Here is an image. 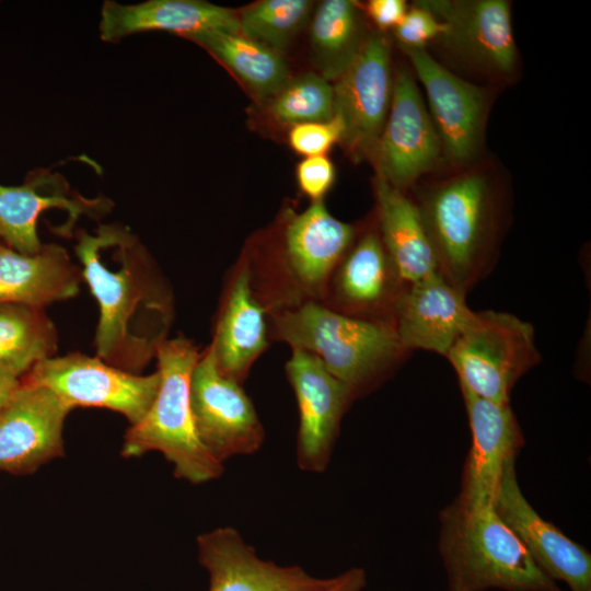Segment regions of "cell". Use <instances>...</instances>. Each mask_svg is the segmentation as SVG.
<instances>
[{
	"label": "cell",
	"mask_w": 591,
	"mask_h": 591,
	"mask_svg": "<svg viewBox=\"0 0 591 591\" xmlns=\"http://www.w3.org/2000/svg\"><path fill=\"white\" fill-rule=\"evenodd\" d=\"M111 207L105 197L90 199L71 190L59 174L32 172L23 185L0 184V241L16 252L35 254L43 246L37 235L42 213L50 209L67 211L72 230L81 216L100 217Z\"/></svg>",
	"instance_id": "cell-19"
},
{
	"label": "cell",
	"mask_w": 591,
	"mask_h": 591,
	"mask_svg": "<svg viewBox=\"0 0 591 591\" xmlns=\"http://www.w3.org/2000/svg\"><path fill=\"white\" fill-rule=\"evenodd\" d=\"M379 233L382 243L406 285L437 274L434 253L420 210L403 190L381 176L375 177Z\"/></svg>",
	"instance_id": "cell-25"
},
{
	"label": "cell",
	"mask_w": 591,
	"mask_h": 591,
	"mask_svg": "<svg viewBox=\"0 0 591 591\" xmlns=\"http://www.w3.org/2000/svg\"><path fill=\"white\" fill-rule=\"evenodd\" d=\"M438 549L449 591H563L533 560L494 505L459 496L439 513Z\"/></svg>",
	"instance_id": "cell-2"
},
{
	"label": "cell",
	"mask_w": 591,
	"mask_h": 591,
	"mask_svg": "<svg viewBox=\"0 0 591 591\" xmlns=\"http://www.w3.org/2000/svg\"><path fill=\"white\" fill-rule=\"evenodd\" d=\"M81 277V269L58 244H45L35 254H23L0 243V304L42 309L74 297Z\"/></svg>",
	"instance_id": "cell-24"
},
{
	"label": "cell",
	"mask_w": 591,
	"mask_h": 591,
	"mask_svg": "<svg viewBox=\"0 0 591 591\" xmlns=\"http://www.w3.org/2000/svg\"><path fill=\"white\" fill-rule=\"evenodd\" d=\"M472 444L464 462L459 497L474 503L493 505L510 459L517 457L524 444L518 420L510 404H498L461 389Z\"/></svg>",
	"instance_id": "cell-20"
},
{
	"label": "cell",
	"mask_w": 591,
	"mask_h": 591,
	"mask_svg": "<svg viewBox=\"0 0 591 591\" xmlns=\"http://www.w3.org/2000/svg\"><path fill=\"white\" fill-rule=\"evenodd\" d=\"M270 112L285 124L327 121L335 112L334 85L315 73L289 80L274 96Z\"/></svg>",
	"instance_id": "cell-30"
},
{
	"label": "cell",
	"mask_w": 591,
	"mask_h": 591,
	"mask_svg": "<svg viewBox=\"0 0 591 591\" xmlns=\"http://www.w3.org/2000/svg\"><path fill=\"white\" fill-rule=\"evenodd\" d=\"M344 127L337 116L327 121L294 125L289 131L291 148L305 157L324 155L334 143L341 140Z\"/></svg>",
	"instance_id": "cell-31"
},
{
	"label": "cell",
	"mask_w": 591,
	"mask_h": 591,
	"mask_svg": "<svg viewBox=\"0 0 591 591\" xmlns=\"http://www.w3.org/2000/svg\"><path fill=\"white\" fill-rule=\"evenodd\" d=\"M297 178L304 195L322 201L334 183L335 169L325 155L306 157L297 166Z\"/></svg>",
	"instance_id": "cell-33"
},
{
	"label": "cell",
	"mask_w": 591,
	"mask_h": 591,
	"mask_svg": "<svg viewBox=\"0 0 591 591\" xmlns=\"http://www.w3.org/2000/svg\"><path fill=\"white\" fill-rule=\"evenodd\" d=\"M266 308L257 298L248 260L235 267L210 344L217 367L227 378L242 383L255 360L268 346Z\"/></svg>",
	"instance_id": "cell-22"
},
{
	"label": "cell",
	"mask_w": 591,
	"mask_h": 591,
	"mask_svg": "<svg viewBox=\"0 0 591 591\" xmlns=\"http://www.w3.org/2000/svg\"><path fill=\"white\" fill-rule=\"evenodd\" d=\"M188 39L204 47L260 97L275 96L289 81L279 53L241 33L211 31Z\"/></svg>",
	"instance_id": "cell-26"
},
{
	"label": "cell",
	"mask_w": 591,
	"mask_h": 591,
	"mask_svg": "<svg viewBox=\"0 0 591 591\" xmlns=\"http://www.w3.org/2000/svg\"><path fill=\"white\" fill-rule=\"evenodd\" d=\"M56 348V328L42 309L0 304V369L21 378Z\"/></svg>",
	"instance_id": "cell-28"
},
{
	"label": "cell",
	"mask_w": 591,
	"mask_h": 591,
	"mask_svg": "<svg viewBox=\"0 0 591 591\" xmlns=\"http://www.w3.org/2000/svg\"><path fill=\"white\" fill-rule=\"evenodd\" d=\"M366 38L356 2L323 1L311 24L312 50L322 77L336 80L352 62Z\"/></svg>",
	"instance_id": "cell-27"
},
{
	"label": "cell",
	"mask_w": 591,
	"mask_h": 591,
	"mask_svg": "<svg viewBox=\"0 0 591 591\" xmlns=\"http://www.w3.org/2000/svg\"><path fill=\"white\" fill-rule=\"evenodd\" d=\"M401 47L424 48L430 40H438L444 33V25L418 2L407 9L404 18L394 28Z\"/></svg>",
	"instance_id": "cell-32"
},
{
	"label": "cell",
	"mask_w": 591,
	"mask_h": 591,
	"mask_svg": "<svg viewBox=\"0 0 591 591\" xmlns=\"http://www.w3.org/2000/svg\"><path fill=\"white\" fill-rule=\"evenodd\" d=\"M197 547L198 560L209 572V591H323L335 580L260 559L231 526L199 535Z\"/></svg>",
	"instance_id": "cell-18"
},
{
	"label": "cell",
	"mask_w": 591,
	"mask_h": 591,
	"mask_svg": "<svg viewBox=\"0 0 591 591\" xmlns=\"http://www.w3.org/2000/svg\"><path fill=\"white\" fill-rule=\"evenodd\" d=\"M465 296L440 274L407 285L392 317L402 345L445 357L474 313Z\"/></svg>",
	"instance_id": "cell-21"
},
{
	"label": "cell",
	"mask_w": 591,
	"mask_h": 591,
	"mask_svg": "<svg viewBox=\"0 0 591 591\" xmlns=\"http://www.w3.org/2000/svg\"><path fill=\"white\" fill-rule=\"evenodd\" d=\"M53 392L69 408H107L135 425L151 407L160 387V373H131L99 357L72 354L37 362L21 380Z\"/></svg>",
	"instance_id": "cell-8"
},
{
	"label": "cell",
	"mask_w": 591,
	"mask_h": 591,
	"mask_svg": "<svg viewBox=\"0 0 591 591\" xmlns=\"http://www.w3.org/2000/svg\"><path fill=\"white\" fill-rule=\"evenodd\" d=\"M270 315L274 338L316 356L355 398L383 382L409 354L392 321L357 318L313 301Z\"/></svg>",
	"instance_id": "cell-4"
},
{
	"label": "cell",
	"mask_w": 591,
	"mask_h": 591,
	"mask_svg": "<svg viewBox=\"0 0 591 591\" xmlns=\"http://www.w3.org/2000/svg\"><path fill=\"white\" fill-rule=\"evenodd\" d=\"M21 384L19 376L0 369V412L9 404Z\"/></svg>",
	"instance_id": "cell-36"
},
{
	"label": "cell",
	"mask_w": 591,
	"mask_h": 591,
	"mask_svg": "<svg viewBox=\"0 0 591 591\" xmlns=\"http://www.w3.org/2000/svg\"><path fill=\"white\" fill-rule=\"evenodd\" d=\"M493 505L551 579L567 583L571 591H591L590 553L545 521L529 503L519 487L515 457L503 467Z\"/></svg>",
	"instance_id": "cell-16"
},
{
	"label": "cell",
	"mask_w": 591,
	"mask_h": 591,
	"mask_svg": "<svg viewBox=\"0 0 591 591\" xmlns=\"http://www.w3.org/2000/svg\"><path fill=\"white\" fill-rule=\"evenodd\" d=\"M441 142L413 76L401 69L393 81L389 114L372 153L378 176L403 190L430 171Z\"/></svg>",
	"instance_id": "cell-12"
},
{
	"label": "cell",
	"mask_w": 591,
	"mask_h": 591,
	"mask_svg": "<svg viewBox=\"0 0 591 591\" xmlns=\"http://www.w3.org/2000/svg\"><path fill=\"white\" fill-rule=\"evenodd\" d=\"M406 286L379 230H369L355 239L335 268L321 303L357 318L392 321Z\"/></svg>",
	"instance_id": "cell-15"
},
{
	"label": "cell",
	"mask_w": 591,
	"mask_h": 591,
	"mask_svg": "<svg viewBox=\"0 0 591 591\" xmlns=\"http://www.w3.org/2000/svg\"><path fill=\"white\" fill-rule=\"evenodd\" d=\"M366 584V571L354 567L336 576L334 582L323 591H361Z\"/></svg>",
	"instance_id": "cell-35"
},
{
	"label": "cell",
	"mask_w": 591,
	"mask_h": 591,
	"mask_svg": "<svg viewBox=\"0 0 591 591\" xmlns=\"http://www.w3.org/2000/svg\"><path fill=\"white\" fill-rule=\"evenodd\" d=\"M334 85L335 112L344 127L341 141L351 155H372L392 99L390 45L379 33L367 36L359 53Z\"/></svg>",
	"instance_id": "cell-10"
},
{
	"label": "cell",
	"mask_w": 591,
	"mask_h": 591,
	"mask_svg": "<svg viewBox=\"0 0 591 591\" xmlns=\"http://www.w3.org/2000/svg\"><path fill=\"white\" fill-rule=\"evenodd\" d=\"M286 375L299 407L297 464L305 472L322 473L329 463L340 422L355 399L314 355L292 349Z\"/></svg>",
	"instance_id": "cell-13"
},
{
	"label": "cell",
	"mask_w": 591,
	"mask_h": 591,
	"mask_svg": "<svg viewBox=\"0 0 591 591\" xmlns=\"http://www.w3.org/2000/svg\"><path fill=\"white\" fill-rule=\"evenodd\" d=\"M306 0H263L246 8L239 18L240 33L279 53L310 18Z\"/></svg>",
	"instance_id": "cell-29"
},
{
	"label": "cell",
	"mask_w": 591,
	"mask_h": 591,
	"mask_svg": "<svg viewBox=\"0 0 591 591\" xmlns=\"http://www.w3.org/2000/svg\"><path fill=\"white\" fill-rule=\"evenodd\" d=\"M407 11L403 0H371L368 14L381 30L395 28Z\"/></svg>",
	"instance_id": "cell-34"
},
{
	"label": "cell",
	"mask_w": 591,
	"mask_h": 591,
	"mask_svg": "<svg viewBox=\"0 0 591 591\" xmlns=\"http://www.w3.org/2000/svg\"><path fill=\"white\" fill-rule=\"evenodd\" d=\"M70 410L49 390L22 382L0 412V471L33 473L62 455V429Z\"/></svg>",
	"instance_id": "cell-17"
},
{
	"label": "cell",
	"mask_w": 591,
	"mask_h": 591,
	"mask_svg": "<svg viewBox=\"0 0 591 591\" xmlns=\"http://www.w3.org/2000/svg\"><path fill=\"white\" fill-rule=\"evenodd\" d=\"M438 271L467 293L491 269L501 228V200L490 178L460 173L428 188L416 202Z\"/></svg>",
	"instance_id": "cell-3"
},
{
	"label": "cell",
	"mask_w": 591,
	"mask_h": 591,
	"mask_svg": "<svg viewBox=\"0 0 591 591\" xmlns=\"http://www.w3.org/2000/svg\"><path fill=\"white\" fill-rule=\"evenodd\" d=\"M420 80L442 153L454 165H466L480 150L488 111L486 91L455 76L425 48L401 47Z\"/></svg>",
	"instance_id": "cell-11"
},
{
	"label": "cell",
	"mask_w": 591,
	"mask_h": 591,
	"mask_svg": "<svg viewBox=\"0 0 591 591\" xmlns=\"http://www.w3.org/2000/svg\"><path fill=\"white\" fill-rule=\"evenodd\" d=\"M199 356L184 337L166 338L159 345V391L142 419L127 430L121 449L126 457L159 451L173 464L177 478L193 484L216 479L224 470L204 448L195 429L190 379Z\"/></svg>",
	"instance_id": "cell-5"
},
{
	"label": "cell",
	"mask_w": 591,
	"mask_h": 591,
	"mask_svg": "<svg viewBox=\"0 0 591 591\" xmlns=\"http://www.w3.org/2000/svg\"><path fill=\"white\" fill-rule=\"evenodd\" d=\"M444 25L439 38L475 69L508 79L515 70L510 4L505 0L418 1Z\"/></svg>",
	"instance_id": "cell-14"
},
{
	"label": "cell",
	"mask_w": 591,
	"mask_h": 591,
	"mask_svg": "<svg viewBox=\"0 0 591 591\" xmlns=\"http://www.w3.org/2000/svg\"><path fill=\"white\" fill-rule=\"evenodd\" d=\"M76 254L100 308L97 357L125 371H141L166 339L172 296L137 237L119 224L79 232Z\"/></svg>",
	"instance_id": "cell-1"
},
{
	"label": "cell",
	"mask_w": 591,
	"mask_h": 591,
	"mask_svg": "<svg viewBox=\"0 0 591 591\" xmlns=\"http://www.w3.org/2000/svg\"><path fill=\"white\" fill-rule=\"evenodd\" d=\"M355 239V227L334 218L323 201L292 216L279 259L265 267L248 263L254 291L268 314L322 302L335 268Z\"/></svg>",
	"instance_id": "cell-6"
},
{
	"label": "cell",
	"mask_w": 591,
	"mask_h": 591,
	"mask_svg": "<svg viewBox=\"0 0 591 591\" xmlns=\"http://www.w3.org/2000/svg\"><path fill=\"white\" fill-rule=\"evenodd\" d=\"M190 404L198 439L219 463L262 447L265 431L253 403L241 383L219 371L210 345L193 370Z\"/></svg>",
	"instance_id": "cell-9"
},
{
	"label": "cell",
	"mask_w": 591,
	"mask_h": 591,
	"mask_svg": "<svg viewBox=\"0 0 591 591\" xmlns=\"http://www.w3.org/2000/svg\"><path fill=\"white\" fill-rule=\"evenodd\" d=\"M100 37L114 43L143 32L193 35L223 31L240 33L239 18L231 10L199 0H149L123 4L107 0L101 9Z\"/></svg>",
	"instance_id": "cell-23"
},
{
	"label": "cell",
	"mask_w": 591,
	"mask_h": 591,
	"mask_svg": "<svg viewBox=\"0 0 591 591\" xmlns=\"http://www.w3.org/2000/svg\"><path fill=\"white\" fill-rule=\"evenodd\" d=\"M445 358L461 389L509 404L517 381L541 361L533 326L518 316L497 311L474 312Z\"/></svg>",
	"instance_id": "cell-7"
}]
</instances>
